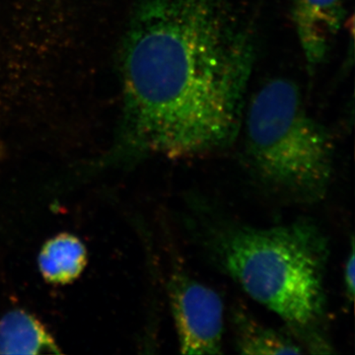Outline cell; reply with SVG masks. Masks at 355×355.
Returning a JSON list of instances; mask_svg holds the SVG:
<instances>
[{"label": "cell", "mask_w": 355, "mask_h": 355, "mask_svg": "<svg viewBox=\"0 0 355 355\" xmlns=\"http://www.w3.org/2000/svg\"><path fill=\"white\" fill-rule=\"evenodd\" d=\"M343 291H345V299L349 302H354L355 291V250L354 238L352 236L350 239V249L343 266Z\"/></svg>", "instance_id": "obj_9"}, {"label": "cell", "mask_w": 355, "mask_h": 355, "mask_svg": "<svg viewBox=\"0 0 355 355\" xmlns=\"http://www.w3.org/2000/svg\"><path fill=\"white\" fill-rule=\"evenodd\" d=\"M256 58L230 0H142L123 53L118 153L202 157L232 146Z\"/></svg>", "instance_id": "obj_1"}, {"label": "cell", "mask_w": 355, "mask_h": 355, "mask_svg": "<svg viewBox=\"0 0 355 355\" xmlns=\"http://www.w3.org/2000/svg\"><path fill=\"white\" fill-rule=\"evenodd\" d=\"M235 347L241 354H302L304 349L291 334L266 326L254 319L243 306L236 305L231 312Z\"/></svg>", "instance_id": "obj_6"}, {"label": "cell", "mask_w": 355, "mask_h": 355, "mask_svg": "<svg viewBox=\"0 0 355 355\" xmlns=\"http://www.w3.org/2000/svg\"><path fill=\"white\" fill-rule=\"evenodd\" d=\"M167 291L180 352L221 354L224 305L220 295L181 266H174Z\"/></svg>", "instance_id": "obj_4"}, {"label": "cell", "mask_w": 355, "mask_h": 355, "mask_svg": "<svg viewBox=\"0 0 355 355\" xmlns=\"http://www.w3.org/2000/svg\"><path fill=\"white\" fill-rule=\"evenodd\" d=\"M86 263L87 252L83 243L67 233L51 238L40 252V272L50 284H70L81 275Z\"/></svg>", "instance_id": "obj_8"}, {"label": "cell", "mask_w": 355, "mask_h": 355, "mask_svg": "<svg viewBox=\"0 0 355 355\" xmlns=\"http://www.w3.org/2000/svg\"><path fill=\"white\" fill-rule=\"evenodd\" d=\"M43 352H57V345L36 318L25 311L13 310L0 320V354Z\"/></svg>", "instance_id": "obj_7"}, {"label": "cell", "mask_w": 355, "mask_h": 355, "mask_svg": "<svg viewBox=\"0 0 355 355\" xmlns=\"http://www.w3.org/2000/svg\"><path fill=\"white\" fill-rule=\"evenodd\" d=\"M254 176L293 202L315 203L328 193L335 142L306 109L297 84L273 78L257 91L243 119Z\"/></svg>", "instance_id": "obj_3"}, {"label": "cell", "mask_w": 355, "mask_h": 355, "mask_svg": "<svg viewBox=\"0 0 355 355\" xmlns=\"http://www.w3.org/2000/svg\"><path fill=\"white\" fill-rule=\"evenodd\" d=\"M345 0H292V22L311 70L328 58L345 17Z\"/></svg>", "instance_id": "obj_5"}, {"label": "cell", "mask_w": 355, "mask_h": 355, "mask_svg": "<svg viewBox=\"0 0 355 355\" xmlns=\"http://www.w3.org/2000/svg\"><path fill=\"white\" fill-rule=\"evenodd\" d=\"M198 220L196 228L210 260L279 316L305 354L334 352L324 287L330 243L315 222L254 227L207 214Z\"/></svg>", "instance_id": "obj_2"}]
</instances>
